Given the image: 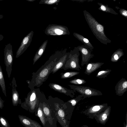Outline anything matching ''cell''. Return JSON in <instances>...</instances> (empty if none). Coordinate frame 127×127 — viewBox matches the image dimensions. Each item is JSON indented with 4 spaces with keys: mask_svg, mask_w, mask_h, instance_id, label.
Masks as SVG:
<instances>
[{
    "mask_svg": "<svg viewBox=\"0 0 127 127\" xmlns=\"http://www.w3.org/2000/svg\"><path fill=\"white\" fill-rule=\"evenodd\" d=\"M124 55L123 50L119 49L113 54L111 58V61L113 62H116Z\"/></svg>",
    "mask_w": 127,
    "mask_h": 127,
    "instance_id": "cell-13",
    "label": "cell"
},
{
    "mask_svg": "<svg viewBox=\"0 0 127 127\" xmlns=\"http://www.w3.org/2000/svg\"><path fill=\"white\" fill-rule=\"evenodd\" d=\"M107 118V115L106 113L103 114L102 116V119L103 120H105Z\"/></svg>",
    "mask_w": 127,
    "mask_h": 127,
    "instance_id": "cell-29",
    "label": "cell"
},
{
    "mask_svg": "<svg viewBox=\"0 0 127 127\" xmlns=\"http://www.w3.org/2000/svg\"><path fill=\"white\" fill-rule=\"evenodd\" d=\"M43 50L42 49H40L38 52V54L39 55H41L43 53Z\"/></svg>",
    "mask_w": 127,
    "mask_h": 127,
    "instance_id": "cell-30",
    "label": "cell"
},
{
    "mask_svg": "<svg viewBox=\"0 0 127 127\" xmlns=\"http://www.w3.org/2000/svg\"><path fill=\"white\" fill-rule=\"evenodd\" d=\"M104 64L103 63H88L86 65L85 73L89 75L91 73L100 68Z\"/></svg>",
    "mask_w": 127,
    "mask_h": 127,
    "instance_id": "cell-8",
    "label": "cell"
},
{
    "mask_svg": "<svg viewBox=\"0 0 127 127\" xmlns=\"http://www.w3.org/2000/svg\"><path fill=\"white\" fill-rule=\"evenodd\" d=\"M10 84L12 88V100L13 105L16 106H17L18 104H21V100L19 98V94L16 89L17 86L14 77L13 78Z\"/></svg>",
    "mask_w": 127,
    "mask_h": 127,
    "instance_id": "cell-5",
    "label": "cell"
},
{
    "mask_svg": "<svg viewBox=\"0 0 127 127\" xmlns=\"http://www.w3.org/2000/svg\"><path fill=\"white\" fill-rule=\"evenodd\" d=\"M70 82L76 85H80L84 84L86 83V81L82 79H75L71 80Z\"/></svg>",
    "mask_w": 127,
    "mask_h": 127,
    "instance_id": "cell-22",
    "label": "cell"
},
{
    "mask_svg": "<svg viewBox=\"0 0 127 127\" xmlns=\"http://www.w3.org/2000/svg\"><path fill=\"white\" fill-rule=\"evenodd\" d=\"M75 35L79 40L84 44L85 46L91 50H93L94 49L93 46L87 39L78 33H76Z\"/></svg>",
    "mask_w": 127,
    "mask_h": 127,
    "instance_id": "cell-12",
    "label": "cell"
},
{
    "mask_svg": "<svg viewBox=\"0 0 127 127\" xmlns=\"http://www.w3.org/2000/svg\"><path fill=\"white\" fill-rule=\"evenodd\" d=\"M77 49L81 54L82 60L81 64L82 66L86 65L90 59L94 57L89 49L85 45H81L78 47Z\"/></svg>",
    "mask_w": 127,
    "mask_h": 127,
    "instance_id": "cell-4",
    "label": "cell"
},
{
    "mask_svg": "<svg viewBox=\"0 0 127 127\" xmlns=\"http://www.w3.org/2000/svg\"><path fill=\"white\" fill-rule=\"evenodd\" d=\"M85 19L93 34L101 42L107 45L111 40L108 38L105 33L104 26L99 23L86 10L83 11Z\"/></svg>",
    "mask_w": 127,
    "mask_h": 127,
    "instance_id": "cell-1",
    "label": "cell"
},
{
    "mask_svg": "<svg viewBox=\"0 0 127 127\" xmlns=\"http://www.w3.org/2000/svg\"><path fill=\"white\" fill-rule=\"evenodd\" d=\"M37 115L39 118L42 124L44 127L46 124V119L45 118L43 109L40 107H38L37 110Z\"/></svg>",
    "mask_w": 127,
    "mask_h": 127,
    "instance_id": "cell-16",
    "label": "cell"
},
{
    "mask_svg": "<svg viewBox=\"0 0 127 127\" xmlns=\"http://www.w3.org/2000/svg\"><path fill=\"white\" fill-rule=\"evenodd\" d=\"M4 56L6 71L8 77L10 78L12 70V66L13 60L12 46L10 43L5 45L4 49Z\"/></svg>",
    "mask_w": 127,
    "mask_h": 127,
    "instance_id": "cell-2",
    "label": "cell"
},
{
    "mask_svg": "<svg viewBox=\"0 0 127 127\" xmlns=\"http://www.w3.org/2000/svg\"><path fill=\"white\" fill-rule=\"evenodd\" d=\"M57 117L58 121L63 127H65L66 121L65 119V115L64 110L59 109L57 110Z\"/></svg>",
    "mask_w": 127,
    "mask_h": 127,
    "instance_id": "cell-10",
    "label": "cell"
},
{
    "mask_svg": "<svg viewBox=\"0 0 127 127\" xmlns=\"http://www.w3.org/2000/svg\"><path fill=\"white\" fill-rule=\"evenodd\" d=\"M72 86V89L79 93L82 97H84L101 95H102L100 91L89 87L74 85Z\"/></svg>",
    "mask_w": 127,
    "mask_h": 127,
    "instance_id": "cell-3",
    "label": "cell"
},
{
    "mask_svg": "<svg viewBox=\"0 0 127 127\" xmlns=\"http://www.w3.org/2000/svg\"><path fill=\"white\" fill-rule=\"evenodd\" d=\"M52 86L55 90L60 92L65 93L67 92L64 88L59 85L54 84L52 85Z\"/></svg>",
    "mask_w": 127,
    "mask_h": 127,
    "instance_id": "cell-20",
    "label": "cell"
},
{
    "mask_svg": "<svg viewBox=\"0 0 127 127\" xmlns=\"http://www.w3.org/2000/svg\"><path fill=\"white\" fill-rule=\"evenodd\" d=\"M18 117L21 123L25 127H42L37 122L25 116L19 115Z\"/></svg>",
    "mask_w": 127,
    "mask_h": 127,
    "instance_id": "cell-6",
    "label": "cell"
},
{
    "mask_svg": "<svg viewBox=\"0 0 127 127\" xmlns=\"http://www.w3.org/2000/svg\"><path fill=\"white\" fill-rule=\"evenodd\" d=\"M79 73L78 72H67L65 73L62 77L63 78H69L78 75Z\"/></svg>",
    "mask_w": 127,
    "mask_h": 127,
    "instance_id": "cell-21",
    "label": "cell"
},
{
    "mask_svg": "<svg viewBox=\"0 0 127 127\" xmlns=\"http://www.w3.org/2000/svg\"><path fill=\"white\" fill-rule=\"evenodd\" d=\"M53 64H50L43 68L37 76V80L42 81L43 79L45 78L48 74L50 71L53 67Z\"/></svg>",
    "mask_w": 127,
    "mask_h": 127,
    "instance_id": "cell-11",
    "label": "cell"
},
{
    "mask_svg": "<svg viewBox=\"0 0 127 127\" xmlns=\"http://www.w3.org/2000/svg\"><path fill=\"white\" fill-rule=\"evenodd\" d=\"M71 102L72 103V105L73 106L75 105L76 103V101L74 100H71Z\"/></svg>",
    "mask_w": 127,
    "mask_h": 127,
    "instance_id": "cell-31",
    "label": "cell"
},
{
    "mask_svg": "<svg viewBox=\"0 0 127 127\" xmlns=\"http://www.w3.org/2000/svg\"><path fill=\"white\" fill-rule=\"evenodd\" d=\"M119 12L120 14L123 16L127 18V11L124 9L121 8Z\"/></svg>",
    "mask_w": 127,
    "mask_h": 127,
    "instance_id": "cell-24",
    "label": "cell"
},
{
    "mask_svg": "<svg viewBox=\"0 0 127 127\" xmlns=\"http://www.w3.org/2000/svg\"><path fill=\"white\" fill-rule=\"evenodd\" d=\"M3 15H2L1 14H0V19H2L3 18Z\"/></svg>",
    "mask_w": 127,
    "mask_h": 127,
    "instance_id": "cell-34",
    "label": "cell"
},
{
    "mask_svg": "<svg viewBox=\"0 0 127 127\" xmlns=\"http://www.w3.org/2000/svg\"><path fill=\"white\" fill-rule=\"evenodd\" d=\"M126 127H127V126H126Z\"/></svg>",
    "mask_w": 127,
    "mask_h": 127,
    "instance_id": "cell-35",
    "label": "cell"
},
{
    "mask_svg": "<svg viewBox=\"0 0 127 127\" xmlns=\"http://www.w3.org/2000/svg\"><path fill=\"white\" fill-rule=\"evenodd\" d=\"M57 0H50L49 2V4H52L55 2Z\"/></svg>",
    "mask_w": 127,
    "mask_h": 127,
    "instance_id": "cell-32",
    "label": "cell"
},
{
    "mask_svg": "<svg viewBox=\"0 0 127 127\" xmlns=\"http://www.w3.org/2000/svg\"><path fill=\"white\" fill-rule=\"evenodd\" d=\"M111 71V70L108 69L105 70L100 71L97 74L96 77L99 78H104L107 77V75L110 74Z\"/></svg>",
    "mask_w": 127,
    "mask_h": 127,
    "instance_id": "cell-17",
    "label": "cell"
},
{
    "mask_svg": "<svg viewBox=\"0 0 127 127\" xmlns=\"http://www.w3.org/2000/svg\"><path fill=\"white\" fill-rule=\"evenodd\" d=\"M43 110L46 119H47L48 120H49V121H50V122H51V117L50 111L48 107L44 105Z\"/></svg>",
    "mask_w": 127,
    "mask_h": 127,
    "instance_id": "cell-18",
    "label": "cell"
},
{
    "mask_svg": "<svg viewBox=\"0 0 127 127\" xmlns=\"http://www.w3.org/2000/svg\"><path fill=\"white\" fill-rule=\"evenodd\" d=\"M0 86L2 92L5 96H7L6 86L5 83L4 75L1 66L0 64Z\"/></svg>",
    "mask_w": 127,
    "mask_h": 127,
    "instance_id": "cell-14",
    "label": "cell"
},
{
    "mask_svg": "<svg viewBox=\"0 0 127 127\" xmlns=\"http://www.w3.org/2000/svg\"><path fill=\"white\" fill-rule=\"evenodd\" d=\"M115 90L117 95H123L127 91V80L124 78L121 79L116 85Z\"/></svg>",
    "mask_w": 127,
    "mask_h": 127,
    "instance_id": "cell-7",
    "label": "cell"
},
{
    "mask_svg": "<svg viewBox=\"0 0 127 127\" xmlns=\"http://www.w3.org/2000/svg\"><path fill=\"white\" fill-rule=\"evenodd\" d=\"M64 61H61L58 62L53 67L52 71L53 72H55L61 67L64 63Z\"/></svg>",
    "mask_w": 127,
    "mask_h": 127,
    "instance_id": "cell-23",
    "label": "cell"
},
{
    "mask_svg": "<svg viewBox=\"0 0 127 127\" xmlns=\"http://www.w3.org/2000/svg\"><path fill=\"white\" fill-rule=\"evenodd\" d=\"M55 32L58 35H61L63 34V31L59 29H56L55 31Z\"/></svg>",
    "mask_w": 127,
    "mask_h": 127,
    "instance_id": "cell-28",
    "label": "cell"
},
{
    "mask_svg": "<svg viewBox=\"0 0 127 127\" xmlns=\"http://www.w3.org/2000/svg\"></svg>",
    "mask_w": 127,
    "mask_h": 127,
    "instance_id": "cell-36",
    "label": "cell"
},
{
    "mask_svg": "<svg viewBox=\"0 0 127 127\" xmlns=\"http://www.w3.org/2000/svg\"><path fill=\"white\" fill-rule=\"evenodd\" d=\"M29 40L28 37L26 36L23 39L22 43L19 48H20L23 47L24 45L28 43Z\"/></svg>",
    "mask_w": 127,
    "mask_h": 127,
    "instance_id": "cell-25",
    "label": "cell"
},
{
    "mask_svg": "<svg viewBox=\"0 0 127 127\" xmlns=\"http://www.w3.org/2000/svg\"><path fill=\"white\" fill-rule=\"evenodd\" d=\"M4 101L0 96V109H2L4 106L3 103Z\"/></svg>",
    "mask_w": 127,
    "mask_h": 127,
    "instance_id": "cell-27",
    "label": "cell"
},
{
    "mask_svg": "<svg viewBox=\"0 0 127 127\" xmlns=\"http://www.w3.org/2000/svg\"><path fill=\"white\" fill-rule=\"evenodd\" d=\"M0 125L1 127H10L7 120L2 116L0 117Z\"/></svg>",
    "mask_w": 127,
    "mask_h": 127,
    "instance_id": "cell-19",
    "label": "cell"
},
{
    "mask_svg": "<svg viewBox=\"0 0 127 127\" xmlns=\"http://www.w3.org/2000/svg\"><path fill=\"white\" fill-rule=\"evenodd\" d=\"M100 6L99 9L106 12L110 13L114 15H118V13L116 12L113 9L110 8L103 4L100 3H97Z\"/></svg>",
    "mask_w": 127,
    "mask_h": 127,
    "instance_id": "cell-15",
    "label": "cell"
},
{
    "mask_svg": "<svg viewBox=\"0 0 127 127\" xmlns=\"http://www.w3.org/2000/svg\"><path fill=\"white\" fill-rule=\"evenodd\" d=\"M100 109V107L99 106L96 105L93 107L92 110L94 111H98Z\"/></svg>",
    "mask_w": 127,
    "mask_h": 127,
    "instance_id": "cell-26",
    "label": "cell"
},
{
    "mask_svg": "<svg viewBox=\"0 0 127 127\" xmlns=\"http://www.w3.org/2000/svg\"><path fill=\"white\" fill-rule=\"evenodd\" d=\"M4 38L2 34H0V41L2 40Z\"/></svg>",
    "mask_w": 127,
    "mask_h": 127,
    "instance_id": "cell-33",
    "label": "cell"
},
{
    "mask_svg": "<svg viewBox=\"0 0 127 127\" xmlns=\"http://www.w3.org/2000/svg\"><path fill=\"white\" fill-rule=\"evenodd\" d=\"M79 51L77 49L76 53L69 62V67L70 68L78 70H79L81 68L79 64V56L80 55Z\"/></svg>",
    "mask_w": 127,
    "mask_h": 127,
    "instance_id": "cell-9",
    "label": "cell"
}]
</instances>
